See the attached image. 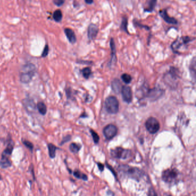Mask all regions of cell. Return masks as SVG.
Wrapping results in <instances>:
<instances>
[{"instance_id":"cell-26","label":"cell","mask_w":196,"mask_h":196,"mask_svg":"<svg viewBox=\"0 0 196 196\" xmlns=\"http://www.w3.org/2000/svg\"><path fill=\"white\" fill-rule=\"evenodd\" d=\"M82 75L85 78L88 79L92 74V71H91L90 68L86 67L82 70Z\"/></svg>"},{"instance_id":"cell-15","label":"cell","mask_w":196,"mask_h":196,"mask_svg":"<svg viewBox=\"0 0 196 196\" xmlns=\"http://www.w3.org/2000/svg\"><path fill=\"white\" fill-rule=\"evenodd\" d=\"M65 34H66L69 42L71 44H75L77 42V38L74 32L70 28L65 29Z\"/></svg>"},{"instance_id":"cell-31","label":"cell","mask_w":196,"mask_h":196,"mask_svg":"<svg viewBox=\"0 0 196 196\" xmlns=\"http://www.w3.org/2000/svg\"><path fill=\"white\" fill-rule=\"evenodd\" d=\"M48 52H49V47L47 44H46V46L44 47V50H43V52H42V58H46V56L48 54Z\"/></svg>"},{"instance_id":"cell-27","label":"cell","mask_w":196,"mask_h":196,"mask_svg":"<svg viewBox=\"0 0 196 196\" xmlns=\"http://www.w3.org/2000/svg\"><path fill=\"white\" fill-rule=\"evenodd\" d=\"M121 79L126 84H129L132 80V77L127 74H124L121 76Z\"/></svg>"},{"instance_id":"cell-36","label":"cell","mask_w":196,"mask_h":196,"mask_svg":"<svg viewBox=\"0 0 196 196\" xmlns=\"http://www.w3.org/2000/svg\"><path fill=\"white\" fill-rule=\"evenodd\" d=\"M98 166L99 167V169L101 171H102V170H104V165H103L102 164L98 163Z\"/></svg>"},{"instance_id":"cell-11","label":"cell","mask_w":196,"mask_h":196,"mask_svg":"<svg viewBox=\"0 0 196 196\" xmlns=\"http://www.w3.org/2000/svg\"><path fill=\"white\" fill-rule=\"evenodd\" d=\"M35 72H21L20 75V80L21 83L24 84L29 83L31 82L35 76Z\"/></svg>"},{"instance_id":"cell-33","label":"cell","mask_w":196,"mask_h":196,"mask_svg":"<svg viewBox=\"0 0 196 196\" xmlns=\"http://www.w3.org/2000/svg\"><path fill=\"white\" fill-rule=\"evenodd\" d=\"M70 139H71V136H70V135L66 136L65 137H64V138H63L62 141V142H61L60 145H62L65 143H66V142H68V141H69L70 140Z\"/></svg>"},{"instance_id":"cell-3","label":"cell","mask_w":196,"mask_h":196,"mask_svg":"<svg viewBox=\"0 0 196 196\" xmlns=\"http://www.w3.org/2000/svg\"><path fill=\"white\" fill-rule=\"evenodd\" d=\"M179 172L175 169H168L163 171V180L167 183H174L178 181Z\"/></svg>"},{"instance_id":"cell-4","label":"cell","mask_w":196,"mask_h":196,"mask_svg":"<svg viewBox=\"0 0 196 196\" xmlns=\"http://www.w3.org/2000/svg\"><path fill=\"white\" fill-rule=\"evenodd\" d=\"M146 129L151 134L157 133L160 129V125L158 121L153 117L149 118L145 123Z\"/></svg>"},{"instance_id":"cell-21","label":"cell","mask_w":196,"mask_h":196,"mask_svg":"<svg viewBox=\"0 0 196 196\" xmlns=\"http://www.w3.org/2000/svg\"><path fill=\"white\" fill-rule=\"evenodd\" d=\"M128 18L123 17L121 20V24H120V29L122 31L125 32L127 34H129L128 30Z\"/></svg>"},{"instance_id":"cell-29","label":"cell","mask_w":196,"mask_h":196,"mask_svg":"<svg viewBox=\"0 0 196 196\" xmlns=\"http://www.w3.org/2000/svg\"><path fill=\"white\" fill-rule=\"evenodd\" d=\"M90 131L92 134V137H93L94 142L95 143H98L99 142V140H100V137H99L98 135L97 134L96 132L94 131L93 130H90Z\"/></svg>"},{"instance_id":"cell-32","label":"cell","mask_w":196,"mask_h":196,"mask_svg":"<svg viewBox=\"0 0 196 196\" xmlns=\"http://www.w3.org/2000/svg\"><path fill=\"white\" fill-rule=\"evenodd\" d=\"M53 2L54 4L56 5L57 6H61L64 4L65 0H54Z\"/></svg>"},{"instance_id":"cell-19","label":"cell","mask_w":196,"mask_h":196,"mask_svg":"<svg viewBox=\"0 0 196 196\" xmlns=\"http://www.w3.org/2000/svg\"><path fill=\"white\" fill-rule=\"evenodd\" d=\"M37 109H38V111L40 114H42V115H45L47 113V106L44 103L40 102L38 103V104L36 105Z\"/></svg>"},{"instance_id":"cell-23","label":"cell","mask_w":196,"mask_h":196,"mask_svg":"<svg viewBox=\"0 0 196 196\" xmlns=\"http://www.w3.org/2000/svg\"><path fill=\"white\" fill-rule=\"evenodd\" d=\"M62 13L60 10H56L55 11L53 14V18L54 20L58 22H59L62 20Z\"/></svg>"},{"instance_id":"cell-6","label":"cell","mask_w":196,"mask_h":196,"mask_svg":"<svg viewBox=\"0 0 196 196\" xmlns=\"http://www.w3.org/2000/svg\"><path fill=\"white\" fill-rule=\"evenodd\" d=\"M193 40H194V38H190L189 36H183L181 38H177L175 42H173L171 44V48L173 50L177 53L178 50L181 48V47L184 44H186L189 42H192Z\"/></svg>"},{"instance_id":"cell-22","label":"cell","mask_w":196,"mask_h":196,"mask_svg":"<svg viewBox=\"0 0 196 196\" xmlns=\"http://www.w3.org/2000/svg\"><path fill=\"white\" fill-rule=\"evenodd\" d=\"M24 104L26 108L28 109L29 110H35V104L34 103V101L30 99H27L24 100Z\"/></svg>"},{"instance_id":"cell-25","label":"cell","mask_w":196,"mask_h":196,"mask_svg":"<svg viewBox=\"0 0 196 196\" xmlns=\"http://www.w3.org/2000/svg\"><path fill=\"white\" fill-rule=\"evenodd\" d=\"M81 146L75 143H72L69 146V149L72 153H77L81 149Z\"/></svg>"},{"instance_id":"cell-28","label":"cell","mask_w":196,"mask_h":196,"mask_svg":"<svg viewBox=\"0 0 196 196\" xmlns=\"http://www.w3.org/2000/svg\"><path fill=\"white\" fill-rule=\"evenodd\" d=\"M23 145H25V147L27 148H28L31 151H32L34 150V145L31 142H29V141L27 140H23L22 141Z\"/></svg>"},{"instance_id":"cell-17","label":"cell","mask_w":196,"mask_h":196,"mask_svg":"<svg viewBox=\"0 0 196 196\" xmlns=\"http://www.w3.org/2000/svg\"><path fill=\"white\" fill-rule=\"evenodd\" d=\"M36 68L35 66L32 63H27L25 65H24L22 69H21V72H35L36 73Z\"/></svg>"},{"instance_id":"cell-16","label":"cell","mask_w":196,"mask_h":196,"mask_svg":"<svg viewBox=\"0 0 196 196\" xmlns=\"http://www.w3.org/2000/svg\"><path fill=\"white\" fill-rule=\"evenodd\" d=\"M12 165V162L9 157L1 156L0 160V166L2 169H6L10 167Z\"/></svg>"},{"instance_id":"cell-35","label":"cell","mask_w":196,"mask_h":196,"mask_svg":"<svg viewBox=\"0 0 196 196\" xmlns=\"http://www.w3.org/2000/svg\"><path fill=\"white\" fill-rule=\"evenodd\" d=\"M85 2L88 5H91L92 4H93L94 2V1L93 0H84Z\"/></svg>"},{"instance_id":"cell-7","label":"cell","mask_w":196,"mask_h":196,"mask_svg":"<svg viewBox=\"0 0 196 196\" xmlns=\"http://www.w3.org/2000/svg\"><path fill=\"white\" fill-rule=\"evenodd\" d=\"M117 133V128L113 125H108L105 127L103 130V134L105 137L108 140H111L114 138Z\"/></svg>"},{"instance_id":"cell-20","label":"cell","mask_w":196,"mask_h":196,"mask_svg":"<svg viewBox=\"0 0 196 196\" xmlns=\"http://www.w3.org/2000/svg\"><path fill=\"white\" fill-rule=\"evenodd\" d=\"M48 149L51 158H54L56 156V151L57 150V147L52 143H48Z\"/></svg>"},{"instance_id":"cell-18","label":"cell","mask_w":196,"mask_h":196,"mask_svg":"<svg viewBox=\"0 0 196 196\" xmlns=\"http://www.w3.org/2000/svg\"><path fill=\"white\" fill-rule=\"evenodd\" d=\"M112 87L113 91L116 94H119L121 90V84L120 82L117 79L113 80L112 82Z\"/></svg>"},{"instance_id":"cell-5","label":"cell","mask_w":196,"mask_h":196,"mask_svg":"<svg viewBox=\"0 0 196 196\" xmlns=\"http://www.w3.org/2000/svg\"><path fill=\"white\" fill-rule=\"evenodd\" d=\"M131 151L121 147H116L111 150V155L115 158L125 159L131 155Z\"/></svg>"},{"instance_id":"cell-10","label":"cell","mask_w":196,"mask_h":196,"mask_svg":"<svg viewBox=\"0 0 196 196\" xmlns=\"http://www.w3.org/2000/svg\"><path fill=\"white\" fill-rule=\"evenodd\" d=\"M99 32V28L97 25L91 23L89 25L88 29V37L90 40H93L96 38Z\"/></svg>"},{"instance_id":"cell-13","label":"cell","mask_w":196,"mask_h":196,"mask_svg":"<svg viewBox=\"0 0 196 196\" xmlns=\"http://www.w3.org/2000/svg\"><path fill=\"white\" fill-rule=\"evenodd\" d=\"M14 145H15V143L11 139H9L8 143L6 146V149L2 152L1 156H5V157H7L10 156L12 153L13 149H14Z\"/></svg>"},{"instance_id":"cell-2","label":"cell","mask_w":196,"mask_h":196,"mask_svg":"<svg viewBox=\"0 0 196 196\" xmlns=\"http://www.w3.org/2000/svg\"><path fill=\"white\" fill-rule=\"evenodd\" d=\"M105 107L109 114H115L118 113L119 110V103L115 96L108 97L105 101Z\"/></svg>"},{"instance_id":"cell-1","label":"cell","mask_w":196,"mask_h":196,"mask_svg":"<svg viewBox=\"0 0 196 196\" xmlns=\"http://www.w3.org/2000/svg\"><path fill=\"white\" fill-rule=\"evenodd\" d=\"M121 177L132 178L139 181L144 175V172L137 167H131L127 165H121L117 168Z\"/></svg>"},{"instance_id":"cell-12","label":"cell","mask_w":196,"mask_h":196,"mask_svg":"<svg viewBox=\"0 0 196 196\" xmlns=\"http://www.w3.org/2000/svg\"><path fill=\"white\" fill-rule=\"evenodd\" d=\"M163 91L160 89L154 88L152 90H151L150 92L148 94V96L149 98L152 100H155L158 99L162 95Z\"/></svg>"},{"instance_id":"cell-30","label":"cell","mask_w":196,"mask_h":196,"mask_svg":"<svg viewBox=\"0 0 196 196\" xmlns=\"http://www.w3.org/2000/svg\"><path fill=\"white\" fill-rule=\"evenodd\" d=\"M134 24L137 26L139 28H144V29H146L147 30H149L150 29V27L148 26H147V25H142V24H140L138 21H134Z\"/></svg>"},{"instance_id":"cell-24","label":"cell","mask_w":196,"mask_h":196,"mask_svg":"<svg viewBox=\"0 0 196 196\" xmlns=\"http://www.w3.org/2000/svg\"><path fill=\"white\" fill-rule=\"evenodd\" d=\"M73 174H74V175L75 176V177L77 178L83 179V180H85V181H86V180L88 179L87 175H85V174L81 173V171L78 170H76L74 171Z\"/></svg>"},{"instance_id":"cell-37","label":"cell","mask_w":196,"mask_h":196,"mask_svg":"<svg viewBox=\"0 0 196 196\" xmlns=\"http://www.w3.org/2000/svg\"><path fill=\"white\" fill-rule=\"evenodd\" d=\"M2 179V177H1V175H0V180H1Z\"/></svg>"},{"instance_id":"cell-9","label":"cell","mask_w":196,"mask_h":196,"mask_svg":"<svg viewBox=\"0 0 196 196\" xmlns=\"http://www.w3.org/2000/svg\"><path fill=\"white\" fill-rule=\"evenodd\" d=\"M121 91L124 101L128 103H130L132 100V94L131 88L129 86H124L122 87Z\"/></svg>"},{"instance_id":"cell-34","label":"cell","mask_w":196,"mask_h":196,"mask_svg":"<svg viewBox=\"0 0 196 196\" xmlns=\"http://www.w3.org/2000/svg\"><path fill=\"white\" fill-rule=\"evenodd\" d=\"M148 196H158L156 192L154 190V189L153 188H151L149 190V193H148Z\"/></svg>"},{"instance_id":"cell-38","label":"cell","mask_w":196,"mask_h":196,"mask_svg":"<svg viewBox=\"0 0 196 196\" xmlns=\"http://www.w3.org/2000/svg\"><path fill=\"white\" fill-rule=\"evenodd\" d=\"M192 1H196V0H192Z\"/></svg>"},{"instance_id":"cell-14","label":"cell","mask_w":196,"mask_h":196,"mask_svg":"<svg viewBox=\"0 0 196 196\" xmlns=\"http://www.w3.org/2000/svg\"><path fill=\"white\" fill-rule=\"evenodd\" d=\"M158 0H147L146 7L144 9V12L151 13L154 10L157 4Z\"/></svg>"},{"instance_id":"cell-8","label":"cell","mask_w":196,"mask_h":196,"mask_svg":"<svg viewBox=\"0 0 196 196\" xmlns=\"http://www.w3.org/2000/svg\"><path fill=\"white\" fill-rule=\"evenodd\" d=\"M159 15L162 18L163 20L165 21L167 24H173V25H177L178 22V20L174 17H170L167 14V9H162L159 11Z\"/></svg>"}]
</instances>
